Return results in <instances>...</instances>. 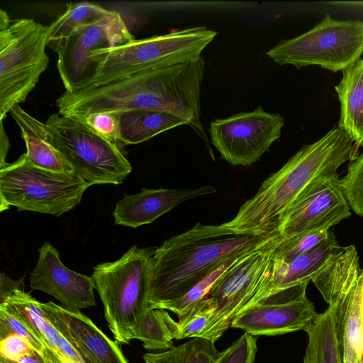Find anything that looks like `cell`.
Instances as JSON below:
<instances>
[{"mask_svg":"<svg viewBox=\"0 0 363 363\" xmlns=\"http://www.w3.org/2000/svg\"><path fill=\"white\" fill-rule=\"evenodd\" d=\"M204 69L202 57L195 61L147 69L103 85L65 91L56 100V106L62 116L138 109L169 113L186 121L207 143L201 121Z\"/></svg>","mask_w":363,"mask_h":363,"instance_id":"1","label":"cell"},{"mask_svg":"<svg viewBox=\"0 0 363 363\" xmlns=\"http://www.w3.org/2000/svg\"><path fill=\"white\" fill-rule=\"evenodd\" d=\"M358 149L340 128L329 130L318 140L303 145L257 192L240 208L225 227L240 233H273L300 194L314 180L338 177V168L354 160Z\"/></svg>","mask_w":363,"mask_h":363,"instance_id":"2","label":"cell"},{"mask_svg":"<svg viewBox=\"0 0 363 363\" xmlns=\"http://www.w3.org/2000/svg\"><path fill=\"white\" fill-rule=\"evenodd\" d=\"M279 233H247L223 224L196 223L155 248L149 308H162L184 296L229 258L245 254Z\"/></svg>","mask_w":363,"mask_h":363,"instance_id":"3","label":"cell"},{"mask_svg":"<svg viewBox=\"0 0 363 363\" xmlns=\"http://www.w3.org/2000/svg\"><path fill=\"white\" fill-rule=\"evenodd\" d=\"M155 249L133 245L119 259L94 267L92 279L104 306V317L115 341L128 344L150 309Z\"/></svg>","mask_w":363,"mask_h":363,"instance_id":"4","label":"cell"},{"mask_svg":"<svg viewBox=\"0 0 363 363\" xmlns=\"http://www.w3.org/2000/svg\"><path fill=\"white\" fill-rule=\"evenodd\" d=\"M216 35V31L206 26H195L96 50L91 58L98 65V72L89 86L103 85L147 69L197 60Z\"/></svg>","mask_w":363,"mask_h":363,"instance_id":"5","label":"cell"},{"mask_svg":"<svg viewBox=\"0 0 363 363\" xmlns=\"http://www.w3.org/2000/svg\"><path fill=\"white\" fill-rule=\"evenodd\" d=\"M89 185L74 174L49 171L33 164L26 153L0 167L1 211H18L57 217L75 208Z\"/></svg>","mask_w":363,"mask_h":363,"instance_id":"6","label":"cell"},{"mask_svg":"<svg viewBox=\"0 0 363 363\" xmlns=\"http://www.w3.org/2000/svg\"><path fill=\"white\" fill-rule=\"evenodd\" d=\"M52 145L74 174L93 184L123 183L132 172L118 146L99 135L75 116L50 115L45 122Z\"/></svg>","mask_w":363,"mask_h":363,"instance_id":"7","label":"cell"},{"mask_svg":"<svg viewBox=\"0 0 363 363\" xmlns=\"http://www.w3.org/2000/svg\"><path fill=\"white\" fill-rule=\"evenodd\" d=\"M48 26L31 18L0 30V121L24 102L47 69Z\"/></svg>","mask_w":363,"mask_h":363,"instance_id":"8","label":"cell"},{"mask_svg":"<svg viewBox=\"0 0 363 363\" xmlns=\"http://www.w3.org/2000/svg\"><path fill=\"white\" fill-rule=\"evenodd\" d=\"M362 54L363 21H339L329 14L308 31L281 40L266 52L279 65H319L334 72L350 67Z\"/></svg>","mask_w":363,"mask_h":363,"instance_id":"9","label":"cell"},{"mask_svg":"<svg viewBox=\"0 0 363 363\" xmlns=\"http://www.w3.org/2000/svg\"><path fill=\"white\" fill-rule=\"evenodd\" d=\"M133 36L117 11L94 24L82 26L67 38L48 45L57 52V67L65 91L72 93L91 86L98 65L91 58L101 49L124 45Z\"/></svg>","mask_w":363,"mask_h":363,"instance_id":"10","label":"cell"},{"mask_svg":"<svg viewBox=\"0 0 363 363\" xmlns=\"http://www.w3.org/2000/svg\"><path fill=\"white\" fill-rule=\"evenodd\" d=\"M279 233L247 252L217 280L206 298L216 306V323L206 339L216 342L252 298L269 269Z\"/></svg>","mask_w":363,"mask_h":363,"instance_id":"11","label":"cell"},{"mask_svg":"<svg viewBox=\"0 0 363 363\" xmlns=\"http://www.w3.org/2000/svg\"><path fill=\"white\" fill-rule=\"evenodd\" d=\"M284 125L278 113H269L261 106L211 122V143L221 157L232 165L250 166L259 160L277 140Z\"/></svg>","mask_w":363,"mask_h":363,"instance_id":"12","label":"cell"},{"mask_svg":"<svg viewBox=\"0 0 363 363\" xmlns=\"http://www.w3.org/2000/svg\"><path fill=\"white\" fill-rule=\"evenodd\" d=\"M308 284L277 291L244 306L233 318L230 327L257 337L305 330L318 314L307 297Z\"/></svg>","mask_w":363,"mask_h":363,"instance_id":"13","label":"cell"},{"mask_svg":"<svg viewBox=\"0 0 363 363\" xmlns=\"http://www.w3.org/2000/svg\"><path fill=\"white\" fill-rule=\"evenodd\" d=\"M350 215L338 177H321L312 182L297 197L282 218L278 233L286 238L329 230Z\"/></svg>","mask_w":363,"mask_h":363,"instance_id":"14","label":"cell"},{"mask_svg":"<svg viewBox=\"0 0 363 363\" xmlns=\"http://www.w3.org/2000/svg\"><path fill=\"white\" fill-rule=\"evenodd\" d=\"M38 251V262L30 274V287L33 290L52 296L70 312H79L96 304L91 277L67 268L61 262L58 251L48 242Z\"/></svg>","mask_w":363,"mask_h":363,"instance_id":"15","label":"cell"},{"mask_svg":"<svg viewBox=\"0 0 363 363\" xmlns=\"http://www.w3.org/2000/svg\"><path fill=\"white\" fill-rule=\"evenodd\" d=\"M47 319L91 363H129L119 344L110 340L87 316L51 301L40 303Z\"/></svg>","mask_w":363,"mask_h":363,"instance_id":"16","label":"cell"},{"mask_svg":"<svg viewBox=\"0 0 363 363\" xmlns=\"http://www.w3.org/2000/svg\"><path fill=\"white\" fill-rule=\"evenodd\" d=\"M342 247L330 231L328 238L289 260L272 258L262 284L246 306L277 291L309 283L340 252Z\"/></svg>","mask_w":363,"mask_h":363,"instance_id":"17","label":"cell"},{"mask_svg":"<svg viewBox=\"0 0 363 363\" xmlns=\"http://www.w3.org/2000/svg\"><path fill=\"white\" fill-rule=\"evenodd\" d=\"M212 186L198 189H142L125 195L113 211L115 223L131 228L150 224L177 205L195 197L215 193Z\"/></svg>","mask_w":363,"mask_h":363,"instance_id":"18","label":"cell"},{"mask_svg":"<svg viewBox=\"0 0 363 363\" xmlns=\"http://www.w3.org/2000/svg\"><path fill=\"white\" fill-rule=\"evenodd\" d=\"M21 130L26 146V155L36 167L60 173L74 174L62 154L52 145L48 128L19 105L10 111Z\"/></svg>","mask_w":363,"mask_h":363,"instance_id":"19","label":"cell"},{"mask_svg":"<svg viewBox=\"0 0 363 363\" xmlns=\"http://www.w3.org/2000/svg\"><path fill=\"white\" fill-rule=\"evenodd\" d=\"M332 307L342 363H361L363 274L345 298Z\"/></svg>","mask_w":363,"mask_h":363,"instance_id":"20","label":"cell"},{"mask_svg":"<svg viewBox=\"0 0 363 363\" xmlns=\"http://www.w3.org/2000/svg\"><path fill=\"white\" fill-rule=\"evenodd\" d=\"M335 86L340 104L337 127L342 128L359 149L363 147V59L342 71Z\"/></svg>","mask_w":363,"mask_h":363,"instance_id":"21","label":"cell"},{"mask_svg":"<svg viewBox=\"0 0 363 363\" xmlns=\"http://www.w3.org/2000/svg\"><path fill=\"white\" fill-rule=\"evenodd\" d=\"M120 141L124 145L145 142L186 122L173 114L147 109L119 112Z\"/></svg>","mask_w":363,"mask_h":363,"instance_id":"22","label":"cell"},{"mask_svg":"<svg viewBox=\"0 0 363 363\" xmlns=\"http://www.w3.org/2000/svg\"><path fill=\"white\" fill-rule=\"evenodd\" d=\"M304 331L308 343L303 363H342L333 307L318 313Z\"/></svg>","mask_w":363,"mask_h":363,"instance_id":"23","label":"cell"},{"mask_svg":"<svg viewBox=\"0 0 363 363\" xmlns=\"http://www.w3.org/2000/svg\"><path fill=\"white\" fill-rule=\"evenodd\" d=\"M178 323L165 309H148L142 317L135 339L148 350H169L174 347Z\"/></svg>","mask_w":363,"mask_h":363,"instance_id":"24","label":"cell"},{"mask_svg":"<svg viewBox=\"0 0 363 363\" xmlns=\"http://www.w3.org/2000/svg\"><path fill=\"white\" fill-rule=\"evenodd\" d=\"M113 13L87 1L67 4L65 13L48 26V44L64 39L77 29L99 22Z\"/></svg>","mask_w":363,"mask_h":363,"instance_id":"25","label":"cell"},{"mask_svg":"<svg viewBox=\"0 0 363 363\" xmlns=\"http://www.w3.org/2000/svg\"><path fill=\"white\" fill-rule=\"evenodd\" d=\"M219 353L214 342L194 337L164 352L145 353L143 359L145 363H213Z\"/></svg>","mask_w":363,"mask_h":363,"instance_id":"26","label":"cell"},{"mask_svg":"<svg viewBox=\"0 0 363 363\" xmlns=\"http://www.w3.org/2000/svg\"><path fill=\"white\" fill-rule=\"evenodd\" d=\"M216 323V306L204 297L185 315L179 318L174 340L190 337L206 339Z\"/></svg>","mask_w":363,"mask_h":363,"instance_id":"27","label":"cell"},{"mask_svg":"<svg viewBox=\"0 0 363 363\" xmlns=\"http://www.w3.org/2000/svg\"><path fill=\"white\" fill-rule=\"evenodd\" d=\"M247 253V252H246ZM245 253V254H246ZM245 254L228 259L210 272L203 279L180 298L164 305L162 308L170 311L181 318L207 296L223 274Z\"/></svg>","mask_w":363,"mask_h":363,"instance_id":"28","label":"cell"},{"mask_svg":"<svg viewBox=\"0 0 363 363\" xmlns=\"http://www.w3.org/2000/svg\"><path fill=\"white\" fill-rule=\"evenodd\" d=\"M13 333L25 338L44 357L47 347L39 335L9 305L0 303V339Z\"/></svg>","mask_w":363,"mask_h":363,"instance_id":"29","label":"cell"},{"mask_svg":"<svg viewBox=\"0 0 363 363\" xmlns=\"http://www.w3.org/2000/svg\"><path fill=\"white\" fill-rule=\"evenodd\" d=\"M329 230L303 232L290 237H281L274 252V259L289 260L328 238Z\"/></svg>","mask_w":363,"mask_h":363,"instance_id":"30","label":"cell"},{"mask_svg":"<svg viewBox=\"0 0 363 363\" xmlns=\"http://www.w3.org/2000/svg\"><path fill=\"white\" fill-rule=\"evenodd\" d=\"M339 185L350 208L363 216V152L351 161L347 174L339 179Z\"/></svg>","mask_w":363,"mask_h":363,"instance_id":"31","label":"cell"},{"mask_svg":"<svg viewBox=\"0 0 363 363\" xmlns=\"http://www.w3.org/2000/svg\"><path fill=\"white\" fill-rule=\"evenodd\" d=\"M75 117L110 142L118 146L121 143L118 113L96 112Z\"/></svg>","mask_w":363,"mask_h":363,"instance_id":"32","label":"cell"},{"mask_svg":"<svg viewBox=\"0 0 363 363\" xmlns=\"http://www.w3.org/2000/svg\"><path fill=\"white\" fill-rule=\"evenodd\" d=\"M257 337L245 333L233 344L220 352L213 363H254L257 352Z\"/></svg>","mask_w":363,"mask_h":363,"instance_id":"33","label":"cell"},{"mask_svg":"<svg viewBox=\"0 0 363 363\" xmlns=\"http://www.w3.org/2000/svg\"><path fill=\"white\" fill-rule=\"evenodd\" d=\"M0 340V359L6 361H17L34 350L25 338L17 334H9Z\"/></svg>","mask_w":363,"mask_h":363,"instance_id":"34","label":"cell"},{"mask_svg":"<svg viewBox=\"0 0 363 363\" xmlns=\"http://www.w3.org/2000/svg\"><path fill=\"white\" fill-rule=\"evenodd\" d=\"M1 289H0V300L4 298L10 292L15 289H22L21 284L18 281H14L4 274H1Z\"/></svg>","mask_w":363,"mask_h":363,"instance_id":"35","label":"cell"},{"mask_svg":"<svg viewBox=\"0 0 363 363\" xmlns=\"http://www.w3.org/2000/svg\"><path fill=\"white\" fill-rule=\"evenodd\" d=\"M0 130V167H2L6 164V158L10 147V143L4 128L3 121H1Z\"/></svg>","mask_w":363,"mask_h":363,"instance_id":"36","label":"cell"},{"mask_svg":"<svg viewBox=\"0 0 363 363\" xmlns=\"http://www.w3.org/2000/svg\"><path fill=\"white\" fill-rule=\"evenodd\" d=\"M0 362L3 363H45L44 357L34 350L17 361H6L0 359Z\"/></svg>","mask_w":363,"mask_h":363,"instance_id":"37","label":"cell"},{"mask_svg":"<svg viewBox=\"0 0 363 363\" xmlns=\"http://www.w3.org/2000/svg\"><path fill=\"white\" fill-rule=\"evenodd\" d=\"M10 18L7 13L0 10V30L7 28L10 26Z\"/></svg>","mask_w":363,"mask_h":363,"instance_id":"38","label":"cell"},{"mask_svg":"<svg viewBox=\"0 0 363 363\" xmlns=\"http://www.w3.org/2000/svg\"><path fill=\"white\" fill-rule=\"evenodd\" d=\"M44 359L45 361V363H56L54 359L48 354H45Z\"/></svg>","mask_w":363,"mask_h":363,"instance_id":"39","label":"cell"},{"mask_svg":"<svg viewBox=\"0 0 363 363\" xmlns=\"http://www.w3.org/2000/svg\"><path fill=\"white\" fill-rule=\"evenodd\" d=\"M361 350L363 352V311H362V328Z\"/></svg>","mask_w":363,"mask_h":363,"instance_id":"40","label":"cell"},{"mask_svg":"<svg viewBox=\"0 0 363 363\" xmlns=\"http://www.w3.org/2000/svg\"><path fill=\"white\" fill-rule=\"evenodd\" d=\"M84 361H85V362H86V363H91L90 361H89V360H88V359H84Z\"/></svg>","mask_w":363,"mask_h":363,"instance_id":"41","label":"cell"},{"mask_svg":"<svg viewBox=\"0 0 363 363\" xmlns=\"http://www.w3.org/2000/svg\"><path fill=\"white\" fill-rule=\"evenodd\" d=\"M0 363H3V362H0Z\"/></svg>","mask_w":363,"mask_h":363,"instance_id":"42","label":"cell"}]
</instances>
